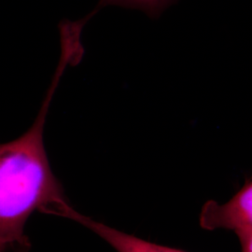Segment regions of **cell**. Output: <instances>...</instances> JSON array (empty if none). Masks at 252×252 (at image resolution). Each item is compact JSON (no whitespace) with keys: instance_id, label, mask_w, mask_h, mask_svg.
Returning a JSON list of instances; mask_svg holds the SVG:
<instances>
[{"instance_id":"2","label":"cell","mask_w":252,"mask_h":252,"mask_svg":"<svg viewBox=\"0 0 252 252\" xmlns=\"http://www.w3.org/2000/svg\"><path fill=\"white\" fill-rule=\"evenodd\" d=\"M199 221L207 231L222 229L235 234L252 229V180L224 204L207 201L201 209Z\"/></svg>"},{"instance_id":"4","label":"cell","mask_w":252,"mask_h":252,"mask_svg":"<svg viewBox=\"0 0 252 252\" xmlns=\"http://www.w3.org/2000/svg\"><path fill=\"white\" fill-rule=\"evenodd\" d=\"M177 0H99L97 7L94 9L96 13L107 6H120L127 9H139L151 18H158L162 12L169 8Z\"/></svg>"},{"instance_id":"3","label":"cell","mask_w":252,"mask_h":252,"mask_svg":"<svg viewBox=\"0 0 252 252\" xmlns=\"http://www.w3.org/2000/svg\"><path fill=\"white\" fill-rule=\"evenodd\" d=\"M57 216L72 220L88 228L108 242L117 252H186L138 238L135 235L123 233L114 228L96 221L89 217L84 216L75 210L70 205L63 207Z\"/></svg>"},{"instance_id":"1","label":"cell","mask_w":252,"mask_h":252,"mask_svg":"<svg viewBox=\"0 0 252 252\" xmlns=\"http://www.w3.org/2000/svg\"><path fill=\"white\" fill-rule=\"evenodd\" d=\"M80 62L81 54L76 47L61 44L59 63L35 122L24 135L0 144V252H28L31 244L25 234L28 218L36 210L48 214L68 203L51 167L43 135L63 73Z\"/></svg>"},{"instance_id":"5","label":"cell","mask_w":252,"mask_h":252,"mask_svg":"<svg viewBox=\"0 0 252 252\" xmlns=\"http://www.w3.org/2000/svg\"><path fill=\"white\" fill-rule=\"evenodd\" d=\"M241 245V252H252V229L235 233Z\"/></svg>"}]
</instances>
